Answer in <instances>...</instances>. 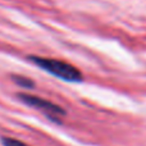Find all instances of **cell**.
I'll return each mask as SVG.
<instances>
[{
    "label": "cell",
    "instance_id": "obj_1",
    "mask_svg": "<svg viewBox=\"0 0 146 146\" xmlns=\"http://www.w3.org/2000/svg\"><path fill=\"white\" fill-rule=\"evenodd\" d=\"M32 63H35L37 67L44 69L45 72L50 73V74L55 76V77L60 78L63 81H68V82H81L83 80L82 73L78 71L76 67L72 64H68L66 62L56 60V59H48V58H41V56L30 55L28 56Z\"/></svg>",
    "mask_w": 146,
    "mask_h": 146
},
{
    "label": "cell",
    "instance_id": "obj_2",
    "mask_svg": "<svg viewBox=\"0 0 146 146\" xmlns=\"http://www.w3.org/2000/svg\"><path fill=\"white\" fill-rule=\"evenodd\" d=\"M17 98L19 99L22 103L44 111L51 121L58 122V119H55V118H58L59 115H64V114H66V110L62 109L59 105H56V104L51 103V101H49V100H44V99H41V98H37V96L28 95V94H18Z\"/></svg>",
    "mask_w": 146,
    "mask_h": 146
},
{
    "label": "cell",
    "instance_id": "obj_3",
    "mask_svg": "<svg viewBox=\"0 0 146 146\" xmlns=\"http://www.w3.org/2000/svg\"><path fill=\"white\" fill-rule=\"evenodd\" d=\"M12 80L14 81L17 85H19L21 87H25V88H33L35 87V83H33L32 80H30L28 77H23V76H12Z\"/></svg>",
    "mask_w": 146,
    "mask_h": 146
},
{
    "label": "cell",
    "instance_id": "obj_4",
    "mask_svg": "<svg viewBox=\"0 0 146 146\" xmlns=\"http://www.w3.org/2000/svg\"><path fill=\"white\" fill-rule=\"evenodd\" d=\"M1 144L4 146H28L25 142L18 141V140L12 139V137H1Z\"/></svg>",
    "mask_w": 146,
    "mask_h": 146
}]
</instances>
